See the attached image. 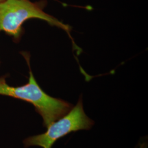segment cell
<instances>
[{
  "instance_id": "cell-4",
  "label": "cell",
  "mask_w": 148,
  "mask_h": 148,
  "mask_svg": "<svg viewBox=\"0 0 148 148\" xmlns=\"http://www.w3.org/2000/svg\"><path fill=\"white\" fill-rule=\"evenodd\" d=\"M138 148H148V144L145 142L140 143Z\"/></svg>"
},
{
  "instance_id": "cell-2",
  "label": "cell",
  "mask_w": 148,
  "mask_h": 148,
  "mask_svg": "<svg viewBox=\"0 0 148 148\" xmlns=\"http://www.w3.org/2000/svg\"><path fill=\"white\" fill-rule=\"evenodd\" d=\"M44 4L41 2H32L30 0L0 1V32L7 34L18 41L23 34L24 23L32 18H37L58 27L67 32L70 37V27L43 11Z\"/></svg>"
},
{
  "instance_id": "cell-5",
  "label": "cell",
  "mask_w": 148,
  "mask_h": 148,
  "mask_svg": "<svg viewBox=\"0 0 148 148\" xmlns=\"http://www.w3.org/2000/svg\"><path fill=\"white\" fill-rule=\"evenodd\" d=\"M0 1H1V0H0Z\"/></svg>"
},
{
  "instance_id": "cell-1",
  "label": "cell",
  "mask_w": 148,
  "mask_h": 148,
  "mask_svg": "<svg viewBox=\"0 0 148 148\" xmlns=\"http://www.w3.org/2000/svg\"><path fill=\"white\" fill-rule=\"evenodd\" d=\"M30 68L28 82L21 86H11L7 84L5 76H0V95L11 97L27 101L33 105L36 111L43 119V125L47 128L52 122L66 115L73 106L60 99L48 95L34 77L29 62V57L23 53Z\"/></svg>"
},
{
  "instance_id": "cell-3",
  "label": "cell",
  "mask_w": 148,
  "mask_h": 148,
  "mask_svg": "<svg viewBox=\"0 0 148 148\" xmlns=\"http://www.w3.org/2000/svg\"><path fill=\"white\" fill-rule=\"evenodd\" d=\"M93 125L94 121L86 114L82 99L80 98L69 112L46 128L45 132L27 138L23 140V144L25 148L38 146L42 148H52L60 138L70 133L89 130Z\"/></svg>"
}]
</instances>
